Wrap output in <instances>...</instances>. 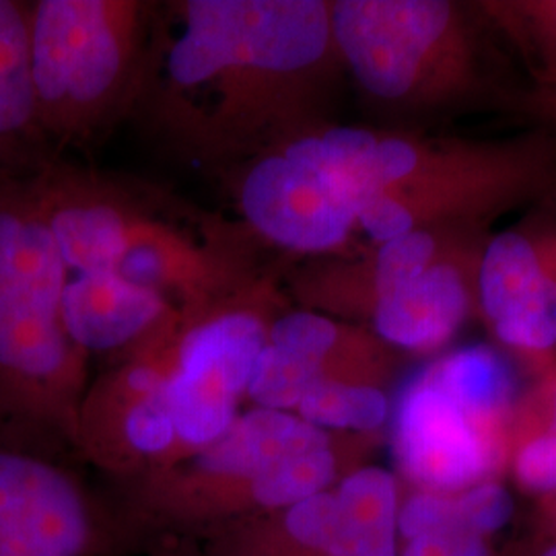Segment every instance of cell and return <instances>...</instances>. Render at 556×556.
<instances>
[{
    "mask_svg": "<svg viewBox=\"0 0 556 556\" xmlns=\"http://www.w3.org/2000/svg\"><path fill=\"white\" fill-rule=\"evenodd\" d=\"M338 470L328 431L254 408L194 456L135 482L132 505L155 526L199 534L328 491Z\"/></svg>",
    "mask_w": 556,
    "mask_h": 556,
    "instance_id": "1",
    "label": "cell"
},
{
    "mask_svg": "<svg viewBox=\"0 0 556 556\" xmlns=\"http://www.w3.org/2000/svg\"><path fill=\"white\" fill-rule=\"evenodd\" d=\"M66 266L43 220L0 208V417L77 441L83 365L60 301Z\"/></svg>",
    "mask_w": 556,
    "mask_h": 556,
    "instance_id": "2",
    "label": "cell"
},
{
    "mask_svg": "<svg viewBox=\"0 0 556 556\" xmlns=\"http://www.w3.org/2000/svg\"><path fill=\"white\" fill-rule=\"evenodd\" d=\"M165 52V77L192 91L223 71L291 77L324 59L330 7L319 0H190Z\"/></svg>",
    "mask_w": 556,
    "mask_h": 556,
    "instance_id": "3",
    "label": "cell"
},
{
    "mask_svg": "<svg viewBox=\"0 0 556 556\" xmlns=\"http://www.w3.org/2000/svg\"><path fill=\"white\" fill-rule=\"evenodd\" d=\"M130 7L105 0H43L29 20L38 122L77 130L124 91Z\"/></svg>",
    "mask_w": 556,
    "mask_h": 556,
    "instance_id": "4",
    "label": "cell"
},
{
    "mask_svg": "<svg viewBox=\"0 0 556 556\" xmlns=\"http://www.w3.org/2000/svg\"><path fill=\"white\" fill-rule=\"evenodd\" d=\"M266 342L268 332L252 314L211 319L192 328L179 342L167 376L176 464L211 445L233 425L239 417V400L248 394Z\"/></svg>",
    "mask_w": 556,
    "mask_h": 556,
    "instance_id": "5",
    "label": "cell"
},
{
    "mask_svg": "<svg viewBox=\"0 0 556 556\" xmlns=\"http://www.w3.org/2000/svg\"><path fill=\"white\" fill-rule=\"evenodd\" d=\"M450 2L340 0L330 9L332 41L358 85L383 101L408 100L452 36Z\"/></svg>",
    "mask_w": 556,
    "mask_h": 556,
    "instance_id": "6",
    "label": "cell"
},
{
    "mask_svg": "<svg viewBox=\"0 0 556 556\" xmlns=\"http://www.w3.org/2000/svg\"><path fill=\"white\" fill-rule=\"evenodd\" d=\"M105 540L100 507L46 457L0 447V556H93Z\"/></svg>",
    "mask_w": 556,
    "mask_h": 556,
    "instance_id": "7",
    "label": "cell"
},
{
    "mask_svg": "<svg viewBox=\"0 0 556 556\" xmlns=\"http://www.w3.org/2000/svg\"><path fill=\"white\" fill-rule=\"evenodd\" d=\"M394 452L404 475L431 493L466 489L495 464L491 429L468 417L425 371L397 402Z\"/></svg>",
    "mask_w": 556,
    "mask_h": 556,
    "instance_id": "8",
    "label": "cell"
},
{
    "mask_svg": "<svg viewBox=\"0 0 556 556\" xmlns=\"http://www.w3.org/2000/svg\"><path fill=\"white\" fill-rule=\"evenodd\" d=\"M241 208L264 238L298 252H326L349 238L355 208L321 169L287 153L258 161Z\"/></svg>",
    "mask_w": 556,
    "mask_h": 556,
    "instance_id": "9",
    "label": "cell"
},
{
    "mask_svg": "<svg viewBox=\"0 0 556 556\" xmlns=\"http://www.w3.org/2000/svg\"><path fill=\"white\" fill-rule=\"evenodd\" d=\"M163 312L160 291L126 282L116 273L77 275L66 282L60 318L80 351H112L140 337Z\"/></svg>",
    "mask_w": 556,
    "mask_h": 556,
    "instance_id": "10",
    "label": "cell"
},
{
    "mask_svg": "<svg viewBox=\"0 0 556 556\" xmlns=\"http://www.w3.org/2000/svg\"><path fill=\"white\" fill-rule=\"evenodd\" d=\"M470 293L456 266L433 262L420 277L376 301V330L388 342L429 351L456 334L468 318Z\"/></svg>",
    "mask_w": 556,
    "mask_h": 556,
    "instance_id": "11",
    "label": "cell"
},
{
    "mask_svg": "<svg viewBox=\"0 0 556 556\" xmlns=\"http://www.w3.org/2000/svg\"><path fill=\"white\" fill-rule=\"evenodd\" d=\"M337 528L326 556H397V489L394 477L367 466L337 486Z\"/></svg>",
    "mask_w": 556,
    "mask_h": 556,
    "instance_id": "12",
    "label": "cell"
},
{
    "mask_svg": "<svg viewBox=\"0 0 556 556\" xmlns=\"http://www.w3.org/2000/svg\"><path fill=\"white\" fill-rule=\"evenodd\" d=\"M425 374L468 417L486 429H493L498 418L507 413L516 390L507 361L484 344L459 349L425 369Z\"/></svg>",
    "mask_w": 556,
    "mask_h": 556,
    "instance_id": "13",
    "label": "cell"
},
{
    "mask_svg": "<svg viewBox=\"0 0 556 556\" xmlns=\"http://www.w3.org/2000/svg\"><path fill=\"white\" fill-rule=\"evenodd\" d=\"M43 223L66 270H77V275L116 273L130 243L124 217L101 202L60 206Z\"/></svg>",
    "mask_w": 556,
    "mask_h": 556,
    "instance_id": "14",
    "label": "cell"
},
{
    "mask_svg": "<svg viewBox=\"0 0 556 556\" xmlns=\"http://www.w3.org/2000/svg\"><path fill=\"white\" fill-rule=\"evenodd\" d=\"M36 122L29 20L17 4L0 0V149L23 139Z\"/></svg>",
    "mask_w": 556,
    "mask_h": 556,
    "instance_id": "15",
    "label": "cell"
},
{
    "mask_svg": "<svg viewBox=\"0 0 556 556\" xmlns=\"http://www.w3.org/2000/svg\"><path fill=\"white\" fill-rule=\"evenodd\" d=\"M544 270L534 245L514 231L501 233L484 252L478 273L480 305L493 324L540 295Z\"/></svg>",
    "mask_w": 556,
    "mask_h": 556,
    "instance_id": "16",
    "label": "cell"
},
{
    "mask_svg": "<svg viewBox=\"0 0 556 556\" xmlns=\"http://www.w3.org/2000/svg\"><path fill=\"white\" fill-rule=\"evenodd\" d=\"M298 417L321 431H376L390 417L388 396L369 383L321 378L299 402Z\"/></svg>",
    "mask_w": 556,
    "mask_h": 556,
    "instance_id": "17",
    "label": "cell"
},
{
    "mask_svg": "<svg viewBox=\"0 0 556 556\" xmlns=\"http://www.w3.org/2000/svg\"><path fill=\"white\" fill-rule=\"evenodd\" d=\"M321 378L326 371L318 363L266 342L248 383V396L256 402V408L291 413Z\"/></svg>",
    "mask_w": 556,
    "mask_h": 556,
    "instance_id": "18",
    "label": "cell"
},
{
    "mask_svg": "<svg viewBox=\"0 0 556 556\" xmlns=\"http://www.w3.org/2000/svg\"><path fill=\"white\" fill-rule=\"evenodd\" d=\"M435 238L420 229L381 243L374 270L376 301L394 295L420 277L435 262Z\"/></svg>",
    "mask_w": 556,
    "mask_h": 556,
    "instance_id": "19",
    "label": "cell"
},
{
    "mask_svg": "<svg viewBox=\"0 0 556 556\" xmlns=\"http://www.w3.org/2000/svg\"><path fill=\"white\" fill-rule=\"evenodd\" d=\"M268 344L318 363L328 378V358L337 349L338 328L318 314L295 312L278 319L270 328Z\"/></svg>",
    "mask_w": 556,
    "mask_h": 556,
    "instance_id": "20",
    "label": "cell"
},
{
    "mask_svg": "<svg viewBox=\"0 0 556 556\" xmlns=\"http://www.w3.org/2000/svg\"><path fill=\"white\" fill-rule=\"evenodd\" d=\"M546 280V278H544ZM497 337L516 349L528 351H548L556 344L555 332L551 319L546 316L542 291L538 298L526 303L509 316L495 321Z\"/></svg>",
    "mask_w": 556,
    "mask_h": 556,
    "instance_id": "21",
    "label": "cell"
},
{
    "mask_svg": "<svg viewBox=\"0 0 556 556\" xmlns=\"http://www.w3.org/2000/svg\"><path fill=\"white\" fill-rule=\"evenodd\" d=\"M454 503L459 526L477 536L503 528L511 516V498L497 484L470 489Z\"/></svg>",
    "mask_w": 556,
    "mask_h": 556,
    "instance_id": "22",
    "label": "cell"
},
{
    "mask_svg": "<svg viewBox=\"0 0 556 556\" xmlns=\"http://www.w3.org/2000/svg\"><path fill=\"white\" fill-rule=\"evenodd\" d=\"M456 526H459L456 503L431 491L413 495L397 509V532L406 540Z\"/></svg>",
    "mask_w": 556,
    "mask_h": 556,
    "instance_id": "23",
    "label": "cell"
},
{
    "mask_svg": "<svg viewBox=\"0 0 556 556\" xmlns=\"http://www.w3.org/2000/svg\"><path fill=\"white\" fill-rule=\"evenodd\" d=\"M357 223L379 243L402 238L415 231L417 215L396 197L379 192L358 206Z\"/></svg>",
    "mask_w": 556,
    "mask_h": 556,
    "instance_id": "24",
    "label": "cell"
},
{
    "mask_svg": "<svg viewBox=\"0 0 556 556\" xmlns=\"http://www.w3.org/2000/svg\"><path fill=\"white\" fill-rule=\"evenodd\" d=\"M116 275L135 287L160 291L163 280L169 275V260L157 248V243H128L126 254L116 266Z\"/></svg>",
    "mask_w": 556,
    "mask_h": 556,
    "instance_id": "25",
    "label": "cell"
},
{
    "mask_svg": "<svg viewBox=\"0 0 556 556\" xmlns=\"http://www.w3.org/2000/svg\"><path fill=\"white\" fill-rule=\"evenodd\" d=\"M517 477L534 491L556 489V438L553 433L530 441L517 456Z\"/></svg>",
    "mask_w": 556,
    "mask_h": 556,
    "instance_id": "26",
    "label": "cell"
},
{
    "mask_svg": "<svg viewBox=\"0 0 556 556\" xmlns=\"http://www.w3.org/2000/svg\"><path fill=\"white\" fill-rule=\"evenodd\" d=\"M462 530V526H456L450 530H439L406 540V548L402 556H454V546Z\"/></svg>",
    "mask_w": 556,
    "mask_h": 556,
    "instance_id": "27",
    "label": "cell"
},
{
    "mask_svg": "<svg viewBox=\"0 0 556 556\" xmlns=\"http://www.w3.org/2000/svg\"><path fill=\"white\" fill-rule=\"evenodd\" d=\"M454 556H489V553L480 536L468 530H462L454 546Z\"/></svg>",
    "mask_w": 556,
    "mask_h": 556,
    "instance_id": "28",
    "label": "cell"
},
{
    "mask_svg": "<svg viewBox=\"0 0 556 556\" xmlns=\"http://www.w3.org/2000/svg\"><path fill=\"white\" fill-rule=\"evenodd\" d=\"M542 301H544V309H546V316L551 319V326H553V332L556 338V280L555 278L546 277L544 285H542Z\"/></svg>",
    "mask_w": 556,
    "mask_h": 556,
    "instance_id": "29",
    "label": "cell"
},
{
    "mask_svg": "<svg viewBox=\"0 0 556 556\" xmlns=\"http://www.w3.org/2000/svg\"><path fill=\"white\" fill-rule=\"evenodd\" d=\"M160 556H211L206 555L204 551H200L197 546H190V544H184V542H172V544H165L160 551Z\"/></svg>",
    "mask_w": 556,
    "mask_h": 556,
    "instance_id": "30",
    "label": "cell"
},
{
    "mask_svg": "<svg viewBox=\"0 0 556 556\" xmlns=\"http://www.w3.org/2000/svg\"><path fill=\"white\" fill-rule=\"evenodd\" d=\"M540 15H542V23L548 25V34L551 38L556 36V2L553 4H542L540 7Z\"/></svg>",
    "mask_w": 556,
    "mask_h": 556,
    "instance_id": "31",
    "label": "cell"
},
{
    "mask_svg": "<svg viewBox=\"0 0 556 556\" xmlns=\"http://www.w3.org/2000/svg\"><path fill=\"white\" fill-rule=\"evenodd\" d=\"M556 438V396H555V425H553V431H551Z\"/></svg>",
    "mask_w": 556,
    "mask_h": 556,
    "instance_id": "32",
    "label": "cell"
},
{
    "mask_svg": "<svg viewBox=\"0 0 556 556\" xmlns=\"http://www.w3.org/2000/svg\"><path fill=\"white\" fill-rule=\"evenodd\" d=\"M544 556H556V548H551V551H548Z\"/></svg>",
    "mask_w": 556,
    "mask_h": 556,
    "instance_id": "33",
    "label": "cell"
}]
</instances>
